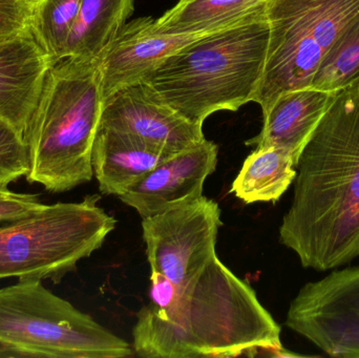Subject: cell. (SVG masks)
<instances>
[{"label":"cell","mask_w":359,"mask_h":358,"mask_svg":"<svg viewBox=\"0 0 359 358\" xmlns=\"http://www.w3.org/2000/svg\"><path fill=\"white\" fill-rule=\"evenodd\" d=\"M222 225L219 204L204 195L142 219L151 270L185 285L215 254Z\"/></svg>","instance_id":"obj_9"},{"label":"cell","mask_w":359,"mask_h":358,"mask_svg":"<svg viewBox=\"0 0 359 358\" xmlns=\"http://www.w3.org/2000/svg\"><path fill=\"white\" fill-rule=\"evenodd\" d=\"M359 77V20L350 27L327 53L310 88L337 92Z\"/></svg>","instance_id":"obj_19"},{"label":"cell","mask_w":359,"mask_h":358,"mask_svg":"<svg viewBox=\"0 0 359 358\" xmlns=\"http://www.w3.org/2000/svg\"><path fill=\"white\" fill-rule=\"evenodd\" d=\"M29 170V151L25 138L4 120L0 119V184L27 176Z\"/></svg>","instance_id":"obj_21"},{"label":"cell","mask_w":359,"mask_h":358,"mask_svg":"<svg viewBox=\"0 0 359 358\" xmlns=\"http://www.w3.org/2000/svg\"><path fill=\"white\" fill-rule=\"evenodd\" d=\"M265 10L206 34L166 57L141 79L194 123L253 102L267 56Z\"/></svg>","instance_id":"obj_3"},{"label":"cell","mask_w":359,"mask_h":358,"mask_svg":"<svg viewBox=\"0 0 359 358\" xmlns=\"http://www.w3.org/2000/svg\"><path fill=\"white\" fill-rule=\"evenodd\" d=\"M297 177L292 156L276 146L255 147L232 183L231 193L246 204L278 202Z\"/></svg>","instance_id":"obj_16"},{"label":"cell","mask_w":359,"mask_h":358,"mask_svg":"<svg viewBox=\"0 0 359 358\" xmlns=\"http://www.w3.org/2000/svg\"><path fill=\"white\" fill-rule=\"evenodd\" d=\"M99 126L130 135L168 156L205 138L203 125L180 115L141 80L105 99Z\"/></svg>","instance_id":"obj_10"},{"label":"cell","mask_w":359,"mask_h":358,"mask_svg":"<svg viewBox=\"0 0 359 358\" xmlns=\"http://www.w3.org/2000/svg\"><path fill=\"white\" fill-rule=\"evenodd\" d=\"M151 18L126 23L107 50L96 59L103 99L140 81L166 57L206 34L164 35L154 31Z\"/></svg>","instance_id":"obj_12"},{"label":"cell","mask_w":359,"mask_h":358,"mask_svg":"<svg viewBox=\"0 0 359 358\" xmlns=\"http://www.w3.org/2000/svg\"><path fill=\"white\" fill-rule=\"evenodd\" d=\"M52 64L32 27L0 40V119L23 138Z\"/></svg>","instance_id":"obj_13"},{"label":"cell","mask_w":359,"mask_h":358,"mask_svg":"<svg viewBox=\"0 0 359 358\" xmlns=\"http://www.w3.org/2000/svg\"><path fill=\"white\" fill-rule=\"evenodd\" d=\"M267 56L253 102L263 116L278 96L308 88L327 53L359 20V0H266Z\"/></svg>","instance_id":"obj_7"},{"label":"cell","mask_w":359,"mask_h":358,"mask_svg":"<svg viewBox=\"0 0 359 358\" xmlns=\"http://www.w3.org/2000/svg\"><path fill=\"white\" fill-rule=\"evenodd\" d=\"M43 207L39 195L15 193L0 184V224L27 218Z\"/></svg>","instance_id":"obj_23"},{"label":"cell","mask_w":359,"mask_h":358,"mask_svg":"<svg viewBox=\"0 0 359 358\" xmlns=\"http://www.w3.org/2000/svg\"><path fill=\"white\" fill-rule=\"evenodd\" d=\"M217 151V145L204 138L162 162L119 199L142 219L198 199L203 195L205 181L215 172Z\"/></svg>","instance_id":"obj_11"},{"label":"cell","mask_w":359,"mask_h":358,"mask_svg":"<svg viewBox=\"0 0 359 358\" xmlns=\"http://www.w3.org/2000/svg\"><path fill=\"white\" fill-rule=\"evenodd\" d=\"M165 307L147 304L133 329L135 354L145 358L280 357V327L246 282L213 254Z\"/></svg>","instance_id":"obj_2"},{"label":"cell","mask_w":359,"mask_h":358,"mask_svg":"<svg viewBox=\"0 0 359 358\" xmlns=\"http://www.w3.org/2000/svg\"><path fill=\"white\" fill-rule=\"evenodd\" d=\"M335 95L308 88L278 96L266 115L257 136L246 141L248 146H276L288 151L295 163L316 126L334 100Z\"/></svg>","instance_id":"obj_14"},{"label":"cell","mask_w":359,"mask_h":358,"mask_svg":"<svg viewBox=\"0 0 359 358\" xmlns=\"http://www.w3.org/2000/svg\"><path fill=\"white\" fill-rule=\"evenodd\" d=\"M266 0H180L154 21V31L164 35L208 33L234 25L259 12Z\"/></svg>","instance_id":"obj_17"},{"label":"cell","mask_w":359,"mask_h":358,"mask_svg":"<svg viewBox=\"0 0 359 358\" xmlns=\"http://www.w3.org/2000/svg\"><path fill=\"white\" fill-rule=\"evenodd\" d=\"M22 277L0 288V357L124 358L133 345L46 289Z\"/></svg>","instance_id":"obj_5"},{"label":"cell","mask_w":359,"mask_h":358,"mask_svg":"<svg viewBox=\"0 0 359 358\" xmlns=\"http://www.w3.org/2000/svg\"><path fill=\"white\" fill-rule=\"evenodd\" d=\"M99 201L100 195H92L79 203L44 205L32 216L0 224V280L60 283L115 229L117 221Z\"/></svg>","instance_id":"obj_6"},{"label":"cell","mask_w":359,"mask_h":358,"mask_svg":"<svg viewBox=\"0 0 359 358\" xmlns=\"http://www.w3.org/2000/svg\"><path fill=\"white\" fill-rule=\"evenodd\" d=\"M81 2L82 0H41L36 10L32 29L53 63L65 57L69 34Z\"/></svg>","instance_id":"obj_20"},{"label":"cell","mask_w":359,"mask_h":358,"mask_svg":"<svg viewBox=\"0 0 359 358\" xmlns=\"http://www.w3.org/2000/svg\"><path fill=\"white\" fill-rule=\"evenodd\" d=\"M285 325L329 357L359 358V266L305 284L291 301Z\"/></svg>","instance_id":"obj_8"},{"label":"cell","mask_w":359,"mask_h":358,"mask_svg":"<svg viewBox=\"0 0 359 358\" xmlns=\"http://www.w3.org/2000/svg\"><path fill=\"white\" fill-rule=\"evenodd\" d=\"M280 242L324 273L359 256V77L335 95L297 165Z\"/></svg>","instance_id":"obj_1"},{"label":"cell","mask_w":359,"mask_h":358,"mask_svg":"<svg viewBox=\"0 0 359 358\" xmlns=\"http://www.w3.org/2000/svg\"><path fill=\"white\" fill-rule=\"evenodd\" d=\"M133 10L134 0H82L65 57L98 58L121 31Z\"/></svg>","instance_id":"obj_18"},{"label":"cell","mask_w":359,"mask_h":358,"mask_svg":"<svg viewBox=\"0 0 359 358\" xmlns=\"http://www.w3.org/2000/svg\"><path fill=\"white\" fill-rule=\"evenodd\" d=\"M41 0H0V40L33 25Z\"/></svg>","instance_id":"obj_22"},{"label":"cell","mask_w":359,"mask_h":358,"mask_svg":"<svg viewBox=\"0 0 359 358\" xmlns=\"http://www.w3.org/2000/svg\"><path fill=\"white\" fill-rule=\"evenodd\" d=\"M172 157L130 135L99 126L93 144V172L101 193L120 197Z\"/></svg>","instance_id":"obj_15"},{"label":"cell","mask_w":359,"mask_h":358,"mask_svg":"<svg viewBox=\"0 0 359 358\" xmlns=\"http://www.w3.org/2000/svg\"><path fill=\"white\" fill-rule=\"evenodd\" d=\"M103 102L96 59L65 57L50 65L25 132L27 182L60 193L92 180Z\"/></svg>","instance_id":"obj_4"}]
</instances>
